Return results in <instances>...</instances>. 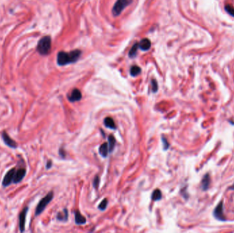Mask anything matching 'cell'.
Returning <instances> with one entry per match:
<instances>
[{
	"instance_id": "1",
	"label": "cell",
	"mask_w": 234,
	"mask_h": 233,
	"mask_svg": "<svg viewBox=\"0 0 234 233\" xmlns=\"http://www.w3.org/2000/svg\"><path fill=\"white\" fill-rule=\"evenodd\" d=\"M81 51L79 49L72 51L69 53L60 51L58 53V56H57V62L60 66H64L66 64L73 63L78 61L81 56Z\"/></svg>"
},
{
	"instance_id": "2",
	"label": "cell",
	"mask_w": 234,
	"mask_h": 233,
	"mask_svg": "<svg viewBox=\"0 0 234 233\" xmlns=\"http://www.w3.org/2000/svg\"><path fill=\"white\" fill-rule=\"evenodd\" d=\"M52 47V40L50 36H45L39 40L37 46V50L43 56L50 54Z\"/></svg>"
},
{
	"instance_id": "3",
	"label": "cell",
	"mask_w": 234,
	"mask_h": 233,
	"mask_svg": "<svg viewBox=\"0 0 234 233\" xmlns=\"http://www.w3.org/2000/svg\"><path fill=\"white\" fill-rule=\"evenodd\" d=\"M53 198H54V192L53 191H50L49 192L45 197L43 198L39 202L38 205H37L36 210H35V215L38 216L40 214H41L47 206V204L52 200Z\"/></svg>"
},
{
	"instance_id": "4",
	"label": "cell",
	"mask_w": 234,
	"mask_h": 233,
	"mask_svg": "<svg viewBox=\"0 0 234 233\" xmlns=\"http://www.w3.org/2000/svg\"><path fill=\"white\" fill-rule=\"evenodd\" d=\"M132 1L133 0H117L112 8L114 16H119L121 15L123 10L131 4Z\"/></svg>"
},
{
	"instance_id": "5",
	"label": "cell",
	"mask_w": 234,
	"mask_h": 233,
	"mask_svg": "<svg viewBox=\"0 0 234 233\" xmlns=\"http://www.w3.org/2000/svg\"><path fill=\"white\" fill-rule=\"evenodd\" d=\"M214 217L216 220L221 221V222H225L226 218L223 213V202L221 201L218 204L217 206L213 211Z\"/></svg>"
},
{
	"instance_id": "6",
	"label": "cell",
	"mask_w": 234,
	"mask_h": 233,
	"mask_svg": "<svg viewBox=\"0 0 234 233\" xmlns=\"http://www.w3.org/2000/svg\"><path fill=\"white\" fill-rule=\"evenodd\" d=\"M16 168H13L7 172L6 175L3 177L2 181V185L3 187H8L12 183H13V179L14 176H15V172H16Z\"/></svg>"
},
{
	"instance_id": "7",
	"label": "cell",
	"mask_w": 234,
	"mask_h": 233,
	"mask_svg": "<svg viewBox=\"0 0 234 233\" xmlns=\"http://www.w3.org/2000/svg\"><path fill=\"white\" fill-rule=\"evenodd\" d=\"M28 207H25L24 209L21 211V212L19 214V230L21 232H23L25 231V220H26V215L28 211Z\"/></svg>"
},
{
	"instance_id": "8",
	"label": "cell",
	"mask_w": 234,
	"mask_h": 233,
	"mask_svg": "<svg viewBox=\"0 0 234 233\" xmlns=\"http://www.w3.org/2000/svg\"><path fill=\"white\" fill-rule=\"evenodd\" d=\"M1 137H2L3 142H4L5 144L8 146V147L11 148H17V143L16 142H15V141L8 136V134L6 132L3 131L2 133V134H1Z\"/></svg>"
},
{
	"instance_id": "9",
	"label": "cell",
	"mask_w": 234,
	"mask_h": 233,
	"mask_svg": "<svg viewBox=\"0 0 234 233\" xmlns=\"http://www.w3.org/2000/svg\"><path fill=\"white\" fill-rule=\"evenodd\" d=\"M26 175V170L25 168H20L16 170L13 179V183L18 184L22 181Z\"/></svg>"
},
{
	"instance_id": "10",
	"label": "cell",
	"mask_w": 234,
	"mask_h": 233,
	"mask_svg": "<svg viewBox=\"0 0 234 233\" xmlns=\"http://www.w3.org/2000/svg\"><path fill=\"white\" fill-rule=\"evenodd\" d=\"M82 93L80 90L75 88L73 90L71 95L68 96V99L71 102H76L80 101L82 99Z\"/></svg>"
},
{
	"instance_id": "11",
	"label": "cell",
	"mask_w": 234,
	"mask_h": 233,
	"mask_svg": "<svg viewBox=\"0 0 234 233\" xmlns=\"http://www.w3.org/2000/svg\"><path fill=\"white\" fill-rule=\"evenodd\" d=\"M210 183H211V178H210V175L209 173L205 174L204 177H203L201 181V185H200V188L203 191H205L209 189Z\"/></svg>"
},
{
	"instance_id": "12",
	"label": "cell",
	"mask_w": 234,
	"mask_h": 233,
	"mask_svg": "<svg viewBox=\"0 0 234 233\" xmlns=\"http://www.w3.org/2000/svg\"><path fill=\"white\" fill-rule=\"evenodd\" d=\"M139 48L142 51H147L151 47V41L147 38H144L138 43Z\"/></svg>"
},
{
	"instance_id": "13",
	"label": "cell",
	"mask_w": 234,
	"mask_h": 233,
	"mask_svg": "<svg viewBox=\"0 0 234 233\" xmlns=\"http://www.w3.org/2000/svg\"><path fill=\"white\" fill-rule=\"evenodd\" d=\"M75 223L77 224H84L86 222V218L80 213L79 211H77L75 213Z\"/></svg>"
},
{
	"instance_id": "14",
	"label": "cell",
	"mask_w": 234,
	"mask_h": 233,
	"mask_svg": "<svg viewBox=\"0 0 234 233\" xmlns=\"http://www.w3.org/2000/svg\"><path fill=\"white\" fill-rule=\"evenodd\" d=\"M109 152V148H108V144L107 143H103V144L100 146L99 148V153L103 157H106Z\"/></svg>"
},
{
	"instance_id": "15",
	"label": "cell",
	"mask_w": 234,
	"mask_h": 233,
	"mask_svg": "<svg viewBox=\"0 0 234 233\" xmlns=\"http://www.w3.org/2000/svg\"><path fill=\"white\" fill-rule=\"evenodd\" d=\"M104 124H105V127H107L108 128L112 129H116L115 121H114L113 119L110 118V117H107V118H105V120H104Z\"/></svg>"
},
{
	"instance_id": "16",
	"label": "cell",
	"mask_w": 234,
	"mask_h": 233,
	"mask_svg": "<svg viewBox=\"0 0 234 233\" xmlns=\"http://www.w3.org/2000/svg\"><path fill=\"white\" fill-rule=\"evenodd\" d=\"M68 211L66 209H64L62 213H58L57 215V219L60 221H63V222H66L68 220Z\"/></svg>"
},
{
	"instance_id": "17",
	"label": "cell",
	"mask_w": 234,
	"mask_h": 233,
	"mask_svg": "<svg viewBox=\"0 0 234 233\" xmlns=\"http://www.w3.org/2000/svg\"><path fill=\"white\" fill-rule=\"evenodd\" d=\"M108 148H109V152H112L115 148L116 144L115 138L113 136L110 135L108 137Z\"/></svg>"
},
{
	"instance_id": "18",
	"label": "cell",
	"mask_w": 234,
	"mask_h": 233,
	"mask_svg": "<svg viewBox=\"0 0 234 233\" xmlns=\"http://www.w3.org/2000/svg\"><path fill=\"white\" fill-rule=\"evenodd\" d=\"M151 198L155 201L160 200L162 198V193H161V191L159 190V189H155L152 193Z\"/></svg>"
},
{
	"instance_id": "19",
	"label": "cell",
	"mask_w": 234,
	"mask_h": 233,
	"mask_svg": "<svg viewBox=\"0 0 234 233\" xmlns=\"http://www.w3.org/2000/svg\"><path fill=\"white\" fill-rule=\"evenodd\" d=\"M140 72H141V68L138 66H133L130 69V74L131 76H133V77H135V76L139 75V74L140 73Z\"/></svg>"
},
{
	"instance_id": "20",
	"label": "cell",
	"mask_w": 234,
	"mask_h": 233,
	"mask_svg": "<svg viewBox=\"0 0 234 233\" xmlns=\"http://www.w3.org/2000/svg\"><path fill=\"white\" fill-rule=\"evenodd\" d=\"M139 48V46H138V43H136L135 45H133L132 47L129 51V56L130 58H133V57L136 56V54L137 53V51H138V49Z\"/></svg>"
},
{
	"instance_id": "21",
	"label": "cell",
	"mask_w": 234,
	"mask_h": 233,
	"mask_svg": "<svg viewBox=\"0 0 234 233\" xmlns=\"http://www.w3.org/2000/svg\"><path fill=\"white\" fill-rule=\"evenodd\" d=\"M151 88H152V91L153 93H156L158 89V82L155 79L151 80Z\"/></svg>"
},
{
	"instance_id": "22",
	"label": "cell",
	"mask_w": 234,
	"mask_h": 233,
	"mask_svg": "<svg viewBox=\"0 0 234 233\" xmlns=\"http://www.w3.org/2000/svg\"><path fill=\"white\" fill-rule=\"evenodd\" d=\"M225 10L229 13L232 17H234V8L231 6V5H226Z\"/></svg>"
},
{
	"instance_id": "23",
	"label": "cell",
	"mask_w": 234,
	"mask_h": 233,
	"mask_svg": "<svg viewBox=\"0 0 234 233\" xmlns=\"http://www.w3.org/2000/svg\"><path fill=\"white\" fill-rule=\"evenodd\" d=\"M107 205H108V200L104 199L102 201L101 203H100V204L99 206V209L101 211H104L106 209V207H107Z\"/></svg>"
},
{
	"instance_id": "24",
	"label": "cell",
	"mask_w": 234,
	"mask_h": 233,
	"mask_svg": "<svg viewBox=\"0 0 234 233\" xmlns=\"http://www.w3.org/2000/svg\"><path fill=\"white\" fill-rule=\"evenodd\" d=\"M162 142H163V145H164V150H167L169 147V144L168 142V141L166 138H164V136L162 137Z\"/></svg>"
},
{
	"instance_id": "25",
	"label": "cell",
	"mask_w": 234,
	"mask_h": 233,
	"mask_svg": "<svg viewBox=\"0 0 234 233\" xmlns=\"http://www.w3.org/2000/svg\"><path fill=\"white\" fill-rule=\"evenodd\" d=\"M99 182H100V180H99V176H96L95 177V179H94V181H93V185H94V187L97 188L98 187V186L99 185Z\"/></svg>"
},
{
	"instance_id": "26",
	"label": "cell",
	"mask_w": 234,
	"mask_h": 233,
	"mask_svg": "<svg viewBox=\"0 0 234 233\" xmlns=\"http://www.w3.org/2000/svg\"><path fill=\"white\" fill-rule=\"evenodd\" d=\"M52 161H48V162L47 163V165H46L47 169H50V168H51V167H52Z\"/></svg>"
},
{
	"instance_id": "27",
	"label": "cell",
	"mask_w": 234,
	"mask_h": 233,
	"mask_svg": "<svg viewBox=\"0 0 234 233\" xmlns=\"http://www.w3.org/2000/svg\"><path fill=\"white\" fill-rule=\"evenodd\" d=\"M229 189H231V190H234V183L233 184V185L231 186V187H229Z\"/></svg>"
}]
</instances>
